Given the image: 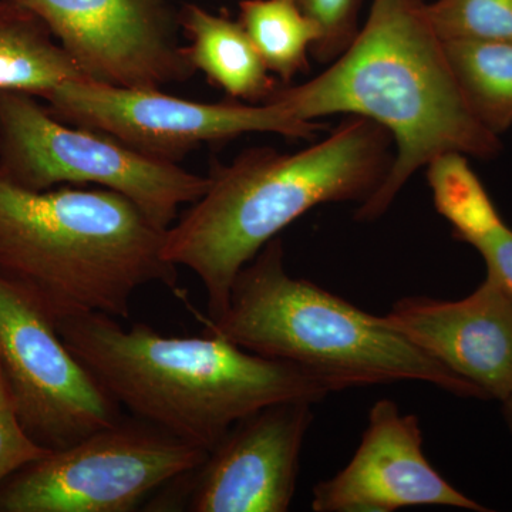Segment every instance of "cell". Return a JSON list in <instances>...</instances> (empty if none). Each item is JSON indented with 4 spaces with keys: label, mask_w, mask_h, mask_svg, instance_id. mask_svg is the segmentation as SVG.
Returning a JSON list of instances; mask_svg holds the SVG:
<instances>
[{
    "label": "cell",
    "mask_w": 512,
    "mask_h": 512,
    "mask_svg": "<svg viewBox=\"0 0 512 512\" xmlns=\"http://www.w3.org/2000/svg\"><path fill=\"white\" fill-rule=\"evenodd\" d=\"M49 453L50 450L37 444L23 427L0 366V484L20 468Z\"/></svg>",
    "instance_id": "cell-21"
},
{
    "label": "cell",
    "mask_w": 512,
    "mask_h": 512,
    "mask_svg": "<svg viewBox=\"0 0 512 512\" xmlns=\"http://www.w3.org/2000/svg\"><path fill=\"white\" fill-rule=\"evenodd\" d=\"M180 26L190 40L185 50L194 69L232 99L264 104L284 84L269 74L241 23L190 3L180 13Z\"/></svg>",
    "instance_id": "cell-14"
},
{
    "label": "cell",
    "mask_w": 512,
    "mask_h": 512,
    "mask_svg": "<svg viewBox=\"0 0 512 512\" xmlns=\"http://www.w3.org/2000/svg\"><path fill=\"white\" fill-rule=\"evenodd\" d=\"M208 333L239 348L301 367L332 393L400 382L433 384L460 397L484 393L384 322L306 279L289 275L281 238L239 271Z\"/></svg>",
    "instance_id": "cell-5"
},
{
    "label": "cell",
    "mask_w": 512,
    "mask_h": 512,
    "mask_svg": "<svg viewBox=\"0 0 512 512\" xmlns=\"http://www.w3.org/2000/svg\"><path fill=\"white\" fill-rule=\"evenodd\" d=\"M471 247L483 256L487 276L512 298V229L503 224Z\"/></svg>",
    "instance_id": "cell-22"
},
{
    "label": "cell",
    "mask_w": 512,
    "mask_h": 512,
    "mask_svg": "<svg viewBox=\"0 0 512 512\" xmlns=\"http://www.w3.org/2000/svg\"><path fill=\"white\" fill-rule=\"evenodd\" d=\"M266 103L306 121L366 117L392 134V168L360 204L362 222L382 217L413 174L440 154L493 160L503 150L468 107L424 0H373L365 26L328 70L299 86L282 84Z\"/></svg>",
    "instance_id": "cell-1"
},
{
    "label": "cell",
    "mask_w": 512,
    "mask_h": 512,
    "mask_svg": "<svg viewBox=\"0 0 512 512\" xmlns=\"http://www.w3.org/2000/svg\"><path fill=\"white\" fill-rule=\"evenodd\" d=\"M503 414L505 423H507L508 430L512 436V393L505 402H503Z\"/></svg>",
    "instance_id": "cell-23"
},
{
    "label": "cell",
    "mask_w": 512,
    "mask_h": 512,
    "mask_svg": "<svg viewBox=\"0 0 512 512\" xmlns=\"http://www.w3.org/2000/svg\"><path fill=\"white\" fill-rule=\"evenodd\" d=\"M320 28L311 53L320 63H332L348 50L359 33L362 0H293Z\"/></svg>",
    "instance_id": "cell-20"
},
{
    "label": "cell",
    "mask_w": 512,
    "mask_h": 512,
    "mask_svg": "<svg viewBox=\"0 0 512 512\" xmlns=\"http://www.w3.org/2000/svg\"><path fill=\"white\" fill-rule=\"evenodd\" d=\"M76 80L90 79L55 42L45 23L29 10L0 0V90L43 99Z\"/></svg>",
    "instance_id": "cell-15"
},
{
    "label": "cell",
    "mask_w": 512,
    "mask_h": 512,
    "mask_svg": "<svg viewBox=\"0 0 512 512\" xmlns=\"http://www.w3.org/2000/svg\"><path fill=\"white\" fill-rule=\"evenodd\" d=\"M313 404L288 400L237 421L201 466L174 485L191 512H286L299 476Z\"/></svg>",
    "instance_id": "cell-11"
},
{
    "label": "cell",
    "mask_w": 512,
    "mask_h": 512,
    "mask_svg": "<svg viewBox=\"0 0 512 512\" xmlns=\"http://www.w3.org/2000/svg\"><path fill=\"white\" fill-rule=\"evenodd\" d=\"M37 16L93 82L163 90L194 69L170 0H5Z\"/></svg>",
    "instance_id": "cell-10"
},
{
    "label": "cell",
    "mask_w": 512,
    "mask_h": 512,
    "mask_svg": "<svg viewBox=\"0 0 512 512\" xmlns=\"http://www.w3.org/2000/svg\"><path fill=\"white\" fill-rule=\"evenodd\" d=\"M393 143L376 121L348 116L298 153L251 148L215 164L208 190L165 232L164 258L197 275L208 319L220 318L239 271L282 229L320 204H363L382 187Z\"/></svg>",
    "instance_id": "cell-2"
},
{
    "label": "cell",
    "mask_w": 512,
    "mask_h": 512,
    "mask_svg": "<svg viewBox=\"0 0 512 512\" xmlns=\"http://www.w3.org/2000/svg\"><path fill=\"white\" fill-rule=\"evenodd\" d=\"M426 15L441 42L512 43V0H437Z\"/></svg>",
    "instance_id": "cell-19"
},
{
    "label": "cell",
    "mask_w": 512,
    "mask_h": 512,
    "mask_svg": "<svg viewBox=\"0 0 512 512\" xmlns=\"http://www.w3.org/2000/svg\"><path fill=\"white\" fill-rule=\"evenodd\" d=\"M430 505L488 511L431 466L419 419L389 399L373 404L355 456L335 477L316 484L312 497L315 512H393Z\"/></svg>",
    "instance_id": "cell-12"
},
{
    "label": "cell",
    "mask_w": 512,
    "mask_h": 512,
    "mask_svg": "<svg viewBox=\"0 0 512 512\" xmlns=\"http://www.w3.org/2000/svg\"><path fill=\"white\" fill-rule=\"evenodd\" d=\"M207 456L146 420L123 417L3 481L0 512L134 511Z\"/></svg>",
    "instance_id": "cell-7"
},
{
    "label": "cell",
    "mask_w": 512,
    "mask_h": 512,
    "mask_svg": "<svg viewBox=\"0 0 512 512\" xmlns=\"http://www.w3.org/2000/svg\"><path fill=\"white\" fill-rule=\"evenodd\" d=\"M427 181L437 212L454 238L476 244L505 224L480 178L461 153H444L427 164Z\"/></svg>",
    "instance_id": "cell-18"
},
{
    "label": "cell",
    "mask_w": 512,
    "mask_h": 512,
    "mask_svg": "<svg viewBox=\"0 0 512 512\" xmlns=\"http://www.w3.org/2000/svg\"><path fill=\"white\" fill-rule=\"evenodd\" d=\"M0 174L32 191L100 185L133 201L163 229L210 187L208 177L138 153L100 131L64 123L35 96L8 90H0Z\"/></svg>",
    "instance_id": "cell-6"
},
{
    "label": "cell",
    "mask_w": 512,
    "mask_h": 512,
    "mask_svg": "<svg viewBox=\"0 0 512 512\" xmlns=\"http://www.w3.org/2000/svg\"><path fill=\"white\" fill-rule=\"evenodd\" d=\"M384 322L451 372L473 383L485 400L512 393V298L487 276L461 301L412 296L394 303Z\"/></svg>",
    "instance_id": "cell-13"
},
{
    "label": "cell",
    "mask_w": 512,
    "mask_h": 512,
    "mask_svg": "<svg viewBox=\"0 0 512 512\" xmlns=\"http://www.w3.org/2000/svg\"><path fill=\"white\" fill-rule=\"evenodd\" d=\"M165 232L119 192L32 191L0 174V275L55 322L83 313L128 319L138 289L177 288Z\"/></svg>",
    "instance_id": "cell-4"
},
{
    "label": "cell",
    "mask_w": 512,
    "mask_h": 512,
    "mask_svg": "<svg viewBox=\"0 0 512 512\" xmlns=\"http://www.w3.org/2000/svg\"><path fill=\"white\" fill-rule=\"evenodd\" d=\"M55 323L67 348L121 407L208 453L237 421L262 407L288 400L316 404L332 393L301 367L211 333L183 338L146 323L123 328L103 313Z\"/></svg>",
    "instance_id": "cell-3"
},
{
    "label": "cell",
    "mask_w": 512,
    "mask_h": 512,
    "mask_svg": "<svg viewBox=\"0 0 512 512\" xmlns=\"http://www.w3.org/2000/svg\"><path fill=\"white\" fill-rule=\"evenodd\" d=\"M443 46L468 107L500 137L512 126V43L456 40Z\"/></svg>",
    "instance_id": "cell-16"
},
{
    "label": "cell",
    "mask_w": 512,
    "mask_h": 512,
    "mask_svg": "<svg viewBox=\"0 0 512 512\" xmlns=\"http://www.w3.org/2000/svg\"><path fill=\"white\" fill-rule=\"evenodd\" d=\"M238 22L282 83L311 70L308 53L319 42L320 28L293 0H242Z\"/></svg>",
    "instance_id": "cell-17"
},
{
    "label": "cell",
    "mask_w": 512,
    "mask_h": 512,
    "mask_svg": "<svg viewBox=\"0 0 512 512\" xmlns=\"http://www.w3.org/2000/svg\"><path fill=\"white\" fill-rule=\"evenodd\" d=\"M0 366L29 436L63 450L123 419L121 406L73 355L55 320L0 275Z\"/></svg>",
    "instance_id": "cell-9"
},
{
    "label": "cell",
    "mask_w": 512,
    "mask_h": 512,
    "mask_svg": "<svg viewBox=\"0 0 512 512\" xmlns=\"http://www.w3.org/2000/svg\"><path fill=\"white\" fill-rule=\"evenodd\" d=\"M47 110L72 126L92 128L157 160L177 164L202 144L247 133L312 138L322 124L278 104L197 103L163 90L126 89L76 80L46 94Z\"/></svg>",
    "instance_id": "cell-8"
}]
</instances>
